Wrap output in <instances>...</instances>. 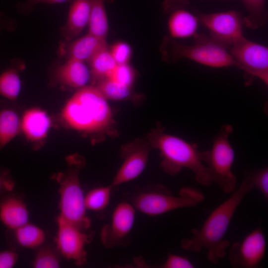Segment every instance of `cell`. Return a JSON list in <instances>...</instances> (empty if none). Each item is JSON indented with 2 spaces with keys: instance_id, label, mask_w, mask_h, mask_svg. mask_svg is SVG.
I'll return each mask as SVG.
<instances>
[{
  "instance_id": "6da1fadb",
  "label": "cell",
  "mask_w": 268,
  "mask_h": 268,
  "mask_svg": "<svg viewBox=\"0 0 268 268\" xmlns=\"http://www.w3.org/2000/svg\"><path fill=\"white\" fill-rule=\"evenodd\" d=\"M253 189L250 184L243 181L230 197L211 212L200 229L192 230L191 238L182 240V248L195 252L205 249L207 260L212 264H217L225 257L226 249L230 245L225 236L236 210Z\"/></svg>"
},
{
  "instance_id": "7a4b0ae2",
  "label": "cell",
  "mask_w": 268,
  "mask_h": 268,
  "mask_svg": "<svg viewBox=\"0 0 268 268\" xmlns=\"http://www.w3.org/2000/svg\"><path fill=\"white\" fill-rule=\"evenodd\" d=\"M61 117L69 128L86 134H114V120L107 99L93 86L78 90L67 102Z\"/></svg>"
},
{
  "instance_id": "3957f363",
  "label": "cell",
  "mask_w": 268,
  "mask_h": 268,
  "mask_svg": "<svg viewBox=\"0 0 268 268\" xmlns=\"http://www.w3.org/2000/svg\"><path fill=\"white\" fill-rule=\"evenodd\" d=\"M150 146L158 149L162 158L161 167L170 175H175L187 168L195 174L196 181L204 186L212 181L202 160V151L196 143H190L178 136L167 134L158 125L147 136Z\"/></svg>"
},
{
  "instance_id": "277c9868",
  "label": "cell",
  "mask_w": 268,
  "mask_h": 268,
  "mask_svg": "<svg viewBox=\"0 0 268 268\" xmlns=\"http://www.w3.org/2000/svg\"><path fill=\"white\" fill-rule=\"evenodd\" d=\"M67 168L55 176L59 184V207L60 214L68 222L86 230L91 226V220L86 215L84 197L79 174L85 165L84 158L79 155H72L67 158Z\"/></svg>"
},
{
  "instance_id": "5b68a950",
  "label": "cell",
  "mask_w": 268,
  "mask_h": 268,
  "mask_svg": "<svg viewBox=\"0 0 268 268\" xmlns=\"http://www.w3.org/2000/svg\"><path fill=\"white\" fill-rule=\"evenodd\" d=\"M204 199L201 191L192 187H183L179 195L175 196L165 186L156 184L136 193L130 203L136 210L156 216L178 208L195 206Z\"/></svg>"
},
{
  "instance_id": "8992f818",
  "label": "cell",
  "mask_w": 268,
  "mask_h": 268,
  "mask_svg": "<svg viewBox=\"0 0 268 268\" xmlns=\"http://www.w3.org/2000/svg\"><path fill=\"white\" fill-rule=\"evenodd\" d=\"M195 38L194 43L191 45L166 40V57L172 60L186 58L211 67H237L227 46L204 35L197 34Z\"/></svg>"
},
{
  "instance_id": "52a82bcc",
  "label": "cell",
  "mask_w": 268,
  "mask_h": 268,
  "mask_svg": "<svg viewBox=\"0 0 268 268\" xmlns=\"http://www.w3.org/2000/svg\"><path fill=\"white\" fill-rule=\"evenodd\" d=\"M233 131L230 125H223L214 137L210 149L202 153L212 183L217 184L225 193H231L237 188V178L232 171L235 152L229 140Z\"/></svg>"
},
{
  "instance_id": "ba28073f",
  "label": "cell",
  "mask_w": 268,
  "mask_h": 268,
  "mask_svg": "<svg viewBox=\"0 0 268 268\" xmlns=\"http://www.w3.org/2000/svg\"><path fill=\"white\" fill-rule=\"evenodd\" d=\"M230 53L237 67L251 77L268 82V49L245 37L231 46Z\"/></svg>"
},
{
  "instance_id": "9c48e42d",
  "label": "cell",
  "mask_w": 268,
  "mask_h": 268,
  "mask_svg": "<svg viewBox=\"0 0 268 268\" xmlns=\"http://www.w3.org/2000/svg\"><path fill=\"white\" fill-rule=\"evenodd\" d=\"M57 224L56 244L59 252L65 258L73 261L76 265L82 266L86 262L85 246L90 242L91 235L60 215L58 217Z\"/></svg>"
},
{
  "instance_id": "30bf717a",
  "label": "cell",
  "mask_w": 268,
  "mask_h": 268,
  "mask_svg": "<svg viewBox=\"0 0 268 268\" xmlns=\"http://www.w3.org/2000/svg\"><path fill=\"white\" fill-rule=\"evenodd\" d=\"M199 19L211 38L227 46H232L244 38V20L235 11L203 14Z\"/></svg>"
},
{
  "instance_id": "8fae6325",
  "label": "cell",
  "mask_w": 268,
  "mask_h": 268,
  "mask_svg": "<svg viewBox=\"0 0 268 268\" xmlns=\"http://www.w3.org/2000/svg\"><path fill=\"white\" fill-rule=\"evenodd\" d=\"M266 240L261 226L248 233L241 241L231 247L229 258L232 268H256L265 256Z\"/></svg>"
},
{
  "instance_id": "7c38bea8",
  "label": "cell",
  "mask_w": 268,
  "mask_h": 268,
  "mask_svg": "<svg viewBox=\"0 0 268 268\" xmlns=\"http://www.w3.org/2000/svg\"><path fill=\"white\" fill-rule=\"evenodd\" d=\"M135 210L131 203L123 201L114 209L110 222L103 227L100 239L108 248L126 246L134 226Z\"/></svg>"
},
{
  "instance_id": "4fadbf2b",
  "label": "cell",
  "mask_w": 268,
  "mask_h": 268,
  "mask_svg": "<svg viewBox=\"0 0 268 268\" xmlns=\"http://www.w3.org/2000/svg\"><path fill=\"white\" fill-rule=\"evenodd\" d=\"M150 145L143 139H136L122 147L124 162L110 186L113 188L134 180L144 170L147 163Z\"/></svg>"
},
{
  "instance_id": "5bb4252c",
  "label": "cell",
  "mask_w": 268,
  "mask_h": 268,
  "mask_svg": "<svg viewBox=\"0 0 268 268\" xmlns=\"http://www.w3.org/2000/svg\"><path fill=\"white\" fill-rule=\"evenodd\" d=\"M28 219L27 205L20 197L10 192L0 194V221L8 230L25 224Z\"/></svg>"
},
{
  "instance_id": "9a60e30c",
  "label": "cell",
  "mask_w": 268,
  "mask_h": 268,
  "mask_svg": "<svg viewBox=\"0 0 268 268\" xmlns=\"http://www.w3.org/2000/svg\"><path fill=\"white\" fill-rule=\"evenodd\" d=\"M52 125L47 113L38 108L26 110L21 119V131L25 137L31 141H39L45 138Z\"/></svg>"
},
{
  "instance_id": "2e32d148",
  "label": "cell",
  "mask_w": 268,
  "mask_h": 268,
  "mask_svg": "<svg viewBox=\"0 0 268 268\" xmlns=\"http://www.w3.org/2000/svg\"><path fill=\"white\" fill-rule=\"evenodd\" d=\"M90 74L84 62L68 59L57 68L55 76L57 82L62 85L79 89L86 86Z\"/></svg>"
},
{
  "instance_id": "e0dca14e",
  "label": "cell",
  "mask_w": 268,
  "mask_h": 268,
  "mask_svg": "<svg viewBox=\"0 0 268 268\" xmlns=\"http://www.w3.org/2000/svg\"><path fill=\"white\" fill-rule=\"evenodd\" d=\"M46 238L42 229L29 222L6 232L7 241L12 250L14 247L37 249L44 244Z\"/></svg>"
},
{
  "instance_id": "ac0fdd59",
  "label": "cell",
  "mask_w": 268,
  "mask_h": 268,
  "mask_svg": "<svg viewBox=\"0 0 268 268\" xmlns=\"http://www.w3.org/2000/svg\"><path fill=\"white\" fill-rule=\"evenodd\" d=\"M90 12V0H73L66 24L61 30L66 40L70 41L77 36L88 24Z\"/></svg>"
},
{
  "instance_id": "d6986e66",
  "label": "cell",
  "mask_w": 268,
  "mask_h": 268,
  "mask_svg": "<svg viewBox=\"0 0 268 268\" xmlns=\"http://www.w3.org/2000/svg\"><path fill=\"white\" fill-rule=\"evenodd\" d=\"M200 19L185 9L175 11L168 21V28L174 38L185 39L195 36L199 28Z\"/></svg>"
},
{
  "instance_id": "ffe728a7",
  "label": "cell",
  "mask_w": 268,
  "mask_h": 268,
  "mask_svg": "<svg viewBox=\"0 0 268 268\" xmlns=\"http://www.w3.org/2000/svg\"><path fill=\"white\" fill-rule=\"evenodd\" d=\"M107 47L106 40L89 33L72 42L67 49L68 59L88 62L102 49Z\"/></svg>"
},
{
  "instance_id": "44dd1931",
  "label": "cell",
  "mask_w": 268,
  "mask_h": 268,
  "mask_svg": "<svg viewBox=\"0 0 268 268\" xmlns=\"http://www.w3.org/2000/svg\"><path fill=\"white\" fill-rule=\"evenodd\" d=\"M21 119L16 112L9 107L0 108V150L21 131Z\"/></svg>"
},
{
  "instance_id": "7402d4cb",
  "label": "cell",
  "mask_w": 268,
  "mask_h": 268,
  "mask_svg": "<svg viewBox=\"0 0 268 268\" xmlns=\"http://www.w3.org/2000/svg\"><path fill=\"white\" fill-rule=\"evenodd\" d=\"M90 1V12L88 33L105 39L108 31V23L104 0Z\"/></svg>"
},
{
  "instance_id": "603a6c76",
  "label": "cell",
  "mask_w": 268,
  "mask_h": 268,
  "mask_svg": "<svg viewBox=\"0 0 268 268\" xmlns=\"http://www.w3.org/2000/svg\"><path fill=\"white\" fill-rule=\"evenodd\" d=\"M88 62L90 74L97 81L109 77L117 65L107 47L99 51Z\"/></svg>"
},
{
  "instance_id": "cb8c5ba5",
  "label": "cell",
  "mask_w": 268,
  "mask_h": 268,
  "mask_svg": "<svg viewBox=\"0 0 268 268\" xmlns=\"http://www.w3.org/2000/svg\"><path fill=\"white\" fill-rule=\"evenodd\" d=\"M21 88L19 74L14 68H9L0 74V96L14 101L18 96Z\"/></svg>"
},
{
  "instance_id": "d4e9b609",
  "label": "cell",
  "mask_w": 268,
  "mask_h": 268,
  "mask_svg": "<svg viewBox=\"0 0 268 268\" xmlns=\"http://www.w3.org/2000/svg\"><path fill=\"white\" fill-rule=\"evenodd\" d=\"M97 82L96 87L107 100H126L132 95L131 87L119 83L110 78H103Z\"/></svg>"
},
{
  "instance_id": "484cf974",
  "label": "cell",
  "mask_w": 268,
  "mask_h": 268,
  "mask_svg": "<svg viewBox=\"0 0 268 268\" xmlns=\"http://www.w3.org/2000/svg\"><path fill=\"white\" fill-rule=\"evenodd\" d=\"M112 188L110 185L95 188L89 191L84 197L86 209L99 211L106 208L109 203Z\"/></svg>"
},
{
  "instance_id": "4316f807",
  "label": "cell",
  "mask_w": 268,
  "mask_h": 268,
  "mask_svg": "<svg viewBox=\"0 0 268 268\" xmlns=\"http://www.w3.org/2000/svg\"><path fill=\"white\" fill-rule=\"evenodd\" d=\"M36 255L32 263L35 268H57L61 264L60 253L50 245L43 244L37 249Z\"/></svg>"
},
{
  "instance_id": "83f0119b",
  "label": "cell",
  "mask_w": 268,
  "mask_h": 268,
  "mask_svg": "<svg viewBox=\"0 0 268 268\" xmlns=\"http://www.w3.org/2000/svg\"><path fill=\"white\" fill-rule=\"evenodd\" d=\"M249 11V15L244 19L246 25L253 28L263 26L266 22L264 17L265 0H241Z\"/></svg>"
},
{
  "instance_id": "f1b7e54d",
  "label": "cell",
  "mask_w": 268,
  "mask_h": 268,
  "mask_svg": "<svg viewBox=\"0 0 268 268\" xmlns=\"http://www.w3.org/2000/svg\"><path fill=\"white\" fill-rule=\"evenodd\" d=\"M257 188L266 200L268 199V169H259L247 175L244 180Z\"/></svg>"
},
{
  "instance_id": "f546056e",
  "label": "cell",
  "mask_w": 268,
  "mask_h": 268,
  "mask_svg": "<svg viewBox=\"0 0 268 268\" xmlns=\"http://www.w3.org/2000/svg\"><path fill=\"white\" fill-rule=\"evenodd\" d=\"M135 77L132 67L128 64L117 65L108 77L122 84L131 87Z\"/></svg>"
},
{
  "instance_id": "4dcf8cb0",
  "label": "cell",
  "mask_w": 268,
  "mask_h": 268,
  "mask_svg": "<svg viewBox=\"0 0 268 268\" xmlns=\"http://www.w3.org/2000/svg\"><path fill=\"white\" fill-rule=\"evenodd\" d=\"M110 52L117 65L128 64L132 54L130 46L125 42L116 43Z\"/></svg>"
},
{
  "instance_id": "1f68e13d",
  "label": "cell",
  "mask_w": 268,
  "mask_h": 268,
  "mask_svg": "<svg viewBox=\"0 0 268 268\" xmlns=\"http://www.w3.org/2000/svg\"><path fill=\"white\" fill-rule=\"evenodd\" d=\"M161 267L163 268H193L195 266L187 257L170 253Z\"/></svg>"
},
{
  "instance_id": "d6a6232c",
  "label": "cell",
  "mask_w": 268,
  "mask_h": 268,
  "mask_svg": "<svg viewBox=\"0 0 268 268\" xmlns=\"http://www.w3.org/2000/svg\"><path fill=\"white\" fill-rule=\"evenodd\" d=\"M15 183L9 170H0V194L11 192L14 190Z\"/></svg>"
},
{
  "instance_id": "836d02e7",
  "label": "cell",
  "mask_w": 268,
  "mask_h": 268,
  "mask_svg": "<svg viewBox=\"0 0 268 268\" xmlns=\"http://www.w3.org/2000/svg\"><path fill=\"white\" fill-rule=\"evenodd\" d=\"M18 260V255L13 250H0V268H11Z\"/></svg>"
},
{
  "instance_id": "e575fe53",
  "label": "cell",
  "mask_w": 268,
  "mask_h": 268,
  "mask_svg": "<svg viewBox=\"0 0 268 268\" xmlns=\"http://www.w3.org/2000/svg\"><path fill=\"white\" fill-rule=\"evenodd\" d=\"M68 0H28L27 3L29 5H34L39 3H61L65 2Z\"/></svg>"
},
{
  "instance_id": "d590c367",
  "label": "cell",
  "mask_w": 268,
  "mask_h": 268,
  "mask_svg": "<svg viewBox=\"0 0 268 268\" xmlns=\"http://www.w3.org/2000/svg\"><path fill=\"white\" fill-rule=\"evenodd\" d=\"M0 30H1V26L0 25Z\"/></svg>"
}]
</instances>
